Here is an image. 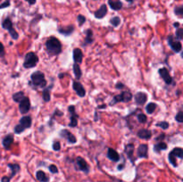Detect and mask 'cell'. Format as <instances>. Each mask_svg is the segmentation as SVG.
Instances as JSON below:
<instances>
[{
	"label": "cell",
	"instance_id": "6da1fadb",
	"mask_svg": "<svg viewBox=\"0 0 183 182\" xmlns=\"http://www.w3.org/2000/svg\"><path fill=\"white\" fill-rule=\"evenodd\" d=\"M46 50L51 56L57 55L62 52V44L58 39L51 37L46 41Z\"/></svg>",
	"mask_w": 183,
	"mask_h": 182
},
{
	"label": "cell",
	"instance_id": "7a4b0ae2",
	"mask_svg": "<svg viewBox=\"0 0 183 182\" xmlns=\"http://www.w3.org/2000/svg\"><path fill=\"white\" fill-rule=\"evenodd\" d=\"M31 83L35 88H45L47 86V81L45 79V75L42 72H35L30 75Z\"/></svg>",
	"mask_w": 183,
	"mask_h": 182
},
{
	"label": "cell",
	"instance_id": "3957f363",
	"mask_svg": "<svg viewBox=\"0 0 183 182\" xmlns=\"http://www.w3.org/2000/svg\"><path fill=\"white\" fill-rule=\"evenodd\" d=\"M31 123H32V121H31V118L30 116H24V117H22L20 120V123L17 124L14 127V132L17 133V134H21L26 128H30Z\"/></svg>",
	"mask_w": 183,
	"mask_h": 182
},
{
	"label": "cell",
	"instance_id": "277c9868",
	"mask_svg": "<svg viewBox=\"0 0 183 182\" xmlns=\"http://www.w3.org/2000/svg\"><path fill=\"white\" fill-rule=\"evenodd\" d=\"M39 62V58L37 56V54L33 52H30L25 55L24 58V63H23V67L26 69H30L34 68Z\"/></svg>",
	"mask_w": 183,
	"mask_h": 182
},
{
	"label": "cell",
	"instance_id": "5b68a950",
	"mask_svg": "<svg viewBox=\"0 0 183 182\" xmlns=\"http://www.w3.org/2000/svg\"><path fill=\"white\" fill-rule=\"evenodd\" d=\"M2 27L4 28L5 30H7L9 31V33H10V35H11V37H12L13 40H16L19 39V34L17 33V31L14 30L13 22H12V21L10 20L9 18H7V19H5V20L3 21V22H2Z\"/></svg>",
	"mask_w": 183,
	"mask_h": 182
},
{
	"label": "cell",
	"instance_id": "8992f818",
	"mask_svg": "<svg viewBox=\"0 0 183 182\" xmlns=\"http://www.w3.org/2000/svg\"><path fill=\"white\" fill-rule=\"evenodd\" d=\"M132 99V95L129 91H123L121 94L117 95L114 97V100L111 102V105H114L117 103H128Z\"/></svg>",
	"mask_w": 183,
	"mask_h": 182
},
{
	"label": "cell",
	"instance_id": "52a82bcc",
	"mask_svg": "<svg viewBox=\"0 0 183 182\" xmlns=\"http://www.w3.org/2000/svg\"><path fill=\"white\" fill-rule=\"evenodd\" d=\"M68 111L70 113V120H71L70 123H69V126L72 127V128H75L78 125V118H79V116L75 112L74 105L69 106L68 107Z\"/></svg>",
	"mask_w": 183,
	"mask_h": 182
},
{
	"label": "cell",
	"instance_id": "ba28073f",
	"mask_svg": "<svg viewBox=\"0 0 183 182\" xmlns=\"http://www.w3.org/2000/svg\"><path fill=\"white\" fill-rule=\"evenodd\" d=\"M167 40H168L169 46L174 52L180 53V52L181 51V49H182V45H181V43L178 40H174L172 36H169L168 39H167Z\"/></svg>",
	"mask_w": 183,
	"mask_h": 182
},
{
	"label": "cell",
	"instance_id": "9c48e42d",
	"mask_svg": "<svg viewBox=\"0 0 183 182\" xmlns=\"http://www.w3.org/2000/svg\"><path fill=\"white\" fill-rule=\"evenodd\" d=\"M30 109V102L27 96H24L21 101L19 102V110L21 114H25Z\"/></svg>",
	"mask_w": 183,
	"mask_h": 182
},
{
	"label": "cell",
	"instance_id": "30bf717a",
	"mask_svg": "<svg viewBox=\"0 0 183 182\" xmlns=\"http://www.w3.org/2000/svg\"><path fill=\"white\" fill-rule=\"evenodd\" d=\"M76 165H77V169L79 170H82L85 173H88L89 171V167H88V163L87 162L82 158V157H80L78 156L76 158Z\"/></svg>",
	"mask_w": 183,
	"mask_h": 182
},
{
	"label": "cell",
	"instance_id": "8fae6325",
	"mask_svg": "<svg viewBox=\"0 0 183 182\" xmlns=\"http://www.w3.org/2000/svg\"><path fill=\"white\" fill-rule=\"evenodd\" d=\"M158 73H159V75L161 76V78L163 79L164 82L167 85H171L172 83V78L171 77L169 71L166 68H161V69H159Z\"/></svg>",
	"mask_w": 183,
	"mask_h": 182
},
{
	"label": "cell",
	"instance_id": "7c38bea8",
	"mask_svg": "<svg viewBox=\"0 0 183 182\" xmlns=\"http://www.w3.org/2000/svg\"><path fill=\"white\" fill-rule=\"evenodd\" d=\"M73 90L76 92V94L78 95L80 97H84L86 96L85 88H83V86H82L79 81H74L73 82Z\"/></svg>",
	"mask_w": 183,
	"mask_h": 182
},
{
	"label": "cell",
	"instance_id": "4fadbf2b",
	"mask_svg": "<svg viewBox=\"0 0 183 182\" xmlns=\"http://www.w3.org/2000/svg\"><path fill=\"white\" fill-rule=\"evenodd\" d=\"M60 136L63 137V138H65L71 144H75L77 142L76 138L69 130H67V129H63L62 131H60Z\"/></svg>",
	"mask_w": 183,
	"mask_h": 182
},
{
	"label": "cell",
	"instance_id": "5bb4252c",
	"mask_svg": "<svg viewBox=\"0 0 183 182\" xmlns=\"http://www.w3.org/2000/svg\"><path fill=\"white\" fill-rule=\"evenodd\" d=\"M148 152V146L146 144H142L138 148V156L140 158H147Z\"/></svg>",
	"mask_w": 183,
	"mask_h": 182
},
{
	"label": "cell",
	"instance_id": "9a60e30c",
	"mask_svg": "<svg viewBox=\"0 0 183 182\" xmlns=\"http://www.w3.org/2000/svg\"><path fill=\"white\" fill-rule=\"evenodd\" d=\"M135 102L138 104V105H144L146 102H147V99H148V96L146 93L144 92H138L135 95Z\"/></svg>",
	"mask_w": 183,
	"mask_h": 182
},
{
	"label": "cell",
	"instance_id": "2e32d148",
	"mask_svg": "<svg viewBox=\"0 0 183 182\" xmlns=\"http://www.w3.org/2000/svg\"><path fill=\"white\" fill-rule=\"evenodd\" d=\"M138 137L141 139H149L150 138L152 137V132L150 131L149 129H147V128H142L140 130L138 131L137 133Z\"/></svg>",
	"mask_w": 183,
	"mask_h": 182
},
{
	"label": "cell",
	"instance_id": "e0dca14e",
	"mask_svg": "<svg viewBox=\"0 0 183 182\" xmlns=\"http://www.w3.org/2000/svg\"><path fill=\"white\" fill-rule=\"evenodd\" d=\"M13 142H14V136L12 135V134H9V135H7V137H5L3 138L2 144H3V147L8 150V149H10V147H11Z\"/></svg>",
	"mask_w": 183,
	"mask_h": 182
},
{
	"label": "cell",
	"instance_id": "ac0fdd59",
	"mask_svg": "<svg viewBox=\"0 0 183 182\" xmlns=\"http://www.w3.org/2000/svg\"><path fill=\"white\" fill-rule=\"evenodd\" d=\"M107 14V7L106 5H102L100 8L95 12V17L96 19H102Z\"/></svg>",
	"mask_w": 183,
	"mask_h": 182
},
{
	"label": "cell",
	"instance_id": "d6986e66",
	"mask_svg": "<svg viewBox=\"0 0 183 182\" xmlns=\"http://www.w3.org/2000/svg\"><path fill=\"white\" fill-rule=\"evenodd\" d=\"M83 59V54L80 48H75L73 50V61L76 63H81Z\"/></svg>",
	"mask_w": 183,
	"mask_h": 182
},
{
	"label": "cell",
	"instance_id": "ffe728a7",
	"mask_svg": "<svg viewBox=\"0 0 183 182\" xmlns=\"http://www.w3.org/2000/svg\"><path fill=\"white\" fill-rule=\"evenodd\" d=\"M107 157H108V159H110V160H111V161H113V162H119V159H120L119 154L116 152L115 149H113V148L108 149V152H107Z\"/></svg>",
	"mask_w": 183,
	"mask_h": 182
},
{
	"label": "cell",
	"instance_id": "44dd1931",
	"mask_svg": "<svg viewBox=\"0 0 183 182\" xmlns=\"http://www.w3.org/2000/svg\"><path fill=\"white\" fill-rule=\"evenodd\" d=\"M108 4L110 7L115 11L121 10L122 8V3L120 0H108Z\"/></svg>",
	"mask_w": 183,
	"mask_h": 182
},
{
	"label": "cell",
	"instance_id": "7402d4cb",
	"mask_svg": "<svg viewBox=\"0 0 183 182\" xmlns=\"http://www.w3.org/2000/svg\"><path fill=\"white\" fill-rule=\"evenodd\" d=\"M58 31H59V33L63 34L64 36H69L74 31V27L73 25L66 26V27H60L58 29Z\"/></svg>",
	"mask_w": 183,
	"mask_h": 182
},
{
	"label": "cell",
	"instance_id": "603a6c76",
	"mask_svg": "<svg viewBox=\"0 0 183 182\" xmlns=\"http://www.w3.org/2000/svg\"><path fill=\"white\" fill-rule=\"evenodd\" d=\"M133 152H134V145L133 144H128V145H126V147H125V153H126V155H128L129 159L132 162H133V157H132Z\"/></svg>",
	"mask_w": 183,
	"mask_h": 182
},
{
	"label": "cell",
	"instance_id": "cb8c5ba5",
	"mask_svg": "<svg viewBox=\"0 0 183 182\" xmlns=\"http://www.w3.org/2000/svg\"><path fill=\"white\" fill-rule=\"evenodd\" d=\"M36 178L40 182H48L49 181V178L46 175V173L43 170H38L36 173Z\"/></svg>",
	"mask_w": 183,
	"mask_h": 182
},
{
	"label": "cell",
	"instance_id": "d4e9b609",
	"mask_svg": "<svg viewBox=\"0 0 183 182\" xmlns=\"http://www.w3.org/2000/svg\"><path fill=\"white\" fill-rule=\"evenodd\" d=\"M8 167L11 169V170H12L11 175L9 176V178H10V180H11L12 178H14V176L16 175L17 172H19V170H20V165L17 164V163H13V164L9 163V164H8Z\"/></svg>",
	"mask_w": 183,
	"mask_h": 182
},
{
	"label": "cell",
	"instance_id": "484cf974",
	"mask_svg": "<svg viewBox=\"0 0 183 182\" xmlns=\"http://www.w3.org/2000/svg\"><path fill=\"white\" fill-rule=\"evenodd\" d=\"M93 31L88 29L86 30V38H85V40H84V44L83 46H86V45H88V44H91L93 42Z\"/></svg>",
	"mask_w": 183,
	"mask_h": 182
},
{
	"label": "cell",
	"instance_id": "4316f807",
	"mask_svg": "<svg viewBox=\"0 0 183 182\" xmlns=\"http://www.w3.org/2000/svg\"><path fill=\"white\" fill-rule=\"evenodd\" d=\"M170 155H171L172 156H174L175 158H180V159H182L183 158V150L181 147H175L173 149Z\"/></svg>",
	"mask_w": 183,
	"mask_h": 182
},
{
	"label": "cell",
	"instance_id": "83f0119b",
	"mask_svg": "<svg viewBox=\"0 0 183 182\" xmlns=\"http://www.w3.org/2000/svg\"><path fill=\"white\" fill-rule=\"evenodd\" d=\"M73 73H74L75 78H76V80H80L81 78H82V70H81V67H80V65H79V63H74V64H73Z\"/></svg>",
	"mask_w": 183,
	"mask_h": 182
},
{
	"label": "cell",
	"instance_id": "f1b7e54d",
	"mask_svg": "<svg viewBox=\"0 0 183 182\" xmlns=\"http://www.w3.org/2000/svg\"><path fill=\"white\" fill-rule=\"evenodd\" d=\"M166 149H167V145L164 142H159L154 146V150L156 153L160 152L161 150H166Z\"/></svg>",
	"mask_w": 183,
	"mask_h": 182
},
{
	"label": "cell",
	"instance_id": "f546056e",
	"mask_svg": "<svg viewBox=\"0 0 183 182\" xmlns=\"http://www.w3.org/2000/svg\"><path fill=\"white\" fill-rule=\"evenodd\" d=\"M156 104L155 103H149L147 106H146V112L148 114H152L154 112H155V110L156 109Z\"/></svg>",
	"mask_w": 183,
	"mask_h": 182
},
{
	"label": "cell",
	"instance_id": "4dcf8cb0",
	"mask_svg": "<svg viewBox=\"0 0 183 182\" xmlns=\"http://www.w3.org/2000/svg\"><path fill=\"white\" fill-rule=\"evenodd\" d=\"M23 97H24V93H23L22 91H19V92L14 93V94L13 95V99H14V101L16 102V103H19L20 101H21Z\"/></svg>",
	"mask_w": 183,
	"mask_h": 182
},
{
	"label": "cell",
	"instance_id": "1f68e13d",
	"mask_svg": "<svg viewBox=\"0 0 183 182\" xmlns=\"http://www.w3.org/2000/svg\"><path fill=\"white\" fill-rule=\"evenodd\" d=\"M42 96H43V99L45 102H49L50 101V98H51V96H50V90L49 88H45L42 92Z\"/></svg>",
	"mask_w": 183,
	"mask_h": 182
},
{
	"label": "cell",
	"instance_id": "d6a6232c",
	"mask_svg": "<svg viewBox=\"0 0 183 182\" xmlns=\"http://www.w3.org/2000/svg\"><path fill=\"white\" fill-rule=\"evenodd\" d=\"M120 22H121V19H120V17H118V16H115V17L112 18L111 21H110V23H111L114 27H117V26L120 24Z\"/></svg>",
	"mask_w": 183,
	"mask_h": 182
},
{
	"label": "cell",
	"instance_id": "836d02e7",
	"mask_svg": "<svg viewBox=\"0 0 183 182\" xmlns=\"http://www.w3.org/2000/svg\"><path fill=\"white\" fill-rule=\"evenodd\" d=\"M176 38L178 40H181L183 38V29L179 28L176 30Z\"/></svg>",
	"mask_w": 183,
	"mask_h": 182
},
{
	"label": "cell",
	"instance_id": "e575fe53",
	"mask_svg": "<svg viewBox=\"0 0 183 182\" xmlns=\"http://www.w3.org/2000/svg\"><path fill=\"white\" fill-rule=\"evenodd\" d=\"M156 126L157 127H160V128H162L163 129H167V128H169V123L168 122H166V121H162V122H158L157 124H156Z\"/></svg>",
	"mask_w": 183,
	"mask_h": 182
},
{
	"label": "cell",
	"instance_id": "d590c367",
	"mask_svg": "<svg viewBox=\"0 0 183 182\" xmlns=\"http://www.w3.org/2000/svg\"><path fill=\"white\" fill-rule=\"evenodd\" d=\"M174 13L179 16H182L183 14V7L182 6H179V7H175L174 9Z\"/></svg>",
	"mask_w": 183,
	"mask_h": 182
},
{
	"label": "cell",
	"instance_id": "8d00e7d4",
	"mask_svg": "<svg viewBox=\"0 0 183 182\" xmlns=\"http://www.w3.org/2000/svg\"><path fill=\"white\" fill-rule=\"evenodd\" d=\"M168 158H169L170 162L172 164V166H174V167H177V166H178V163H177L176 162V158H175L174 156H172V155L169 154V157H168Z\"/></svg>",
	"mask_w": 183,
	"mask_h": 182
},
{
	"label": "cell",
	"instance_id": "74e56055",
	"mask_svg": "<svg viewBox=\"0 0 183 182\" xmlns=\"http://www.w3.org/2000/svg\"><path fill=\"white\" fill-rule=\"evenodd\" d=\"M175 120H176L178 122H180V123H181L183 122V112H179L178 113V114L175 116Z\"/></svg>",
	"mask_w": 183,
	"mask_h": 182
},
{
	"label": "cell",
	"instance_id": "f35d334b",
	"mask_svg": "<svg viewBox=\"0 0 183 182\" xmlns=\"http://www.w3.org/2000/svg\"><path fill=\"white\" fill-rule=\"evenodd\" d=\"M138 121H139L140 123H145L147 121V116L143 114H140L138 115Z\"/></svg>",
	"mask_w": 183,
	"mask_h": 182
},
{
	"label": "cell",
	"instance_id": "ab89813d",
	"mask_svg": "<svg viewBox=\"0 0 183 182\" xmlns=\"http://www.w3.org/2000/svg\"><path fill=\"white\" fill-rule=\"evenodd\" d=\"M78 22H79V25L80 26H82L83 25V23L86 21V18H85V16H83L82 14H80V15H78Z\"/></svg>",
	"mask_w": 183,
	"mask_h": 182
},
{
	"label": "cell",
	"instance_id": "60d3db41",
	"mask_svg": "<svg viewBox=\"0 0 183 182\" xmlns=\"http://www.w3.org/2000/svg\"><path fill=\"white\" fill-rule=\"evenodd\" d=\"M48 169H49L50 172H52V173H57V172H58V169H57V167H56L55 165H54V164H51Z\"/></svg>",
	"mask_w": 183,
	"mask_h": 182
},
{
	"label": "cell",
	"instance_id": "b9f144b4",
	"mask_svg": "<svg viewBox=\"0 0 183 182\" xmlns=\"http://www.w3.org/2000/svg\"><path fill=\"white\" fill-rule=\"evenodd\" d=\"M61 148V144L59 143V142H54V144H53V149H54V151H59Z\"/></svg>",
	"mask_w": 183,
	"mask_h": 182
},
{
	"label": "cell",
	"instance_id": "7bdbcfd3",
	"mask_svg": "<svg viewBox=\"0 0 183 182\" xmlns=\"http://www.w3.org/2000/svg\"><path fill=\"white\" fill-rule=\"evenodd\" d=\"M10 6V1L9 0H7L6 2H4L3 4L0 5V9H3V8H6V7H8Z\"/></svg>",
	"mask_w": 183,
	"mask_h": 182
},
{
	"label": "cell",
	"instance_id": "ee69618b",
	"mask_svg": "<svg viewBox=\"0 0 183 182\" xmlns=\"http://www.w3.org/2000/svg\"><path fill=\"white\" fill-rule=\"evenodd\" d=\"M4 55H5V47L0 42V56H4Z\"/></svg>",
	"mask_w": 183,
	"mask_h": 182
},
{
	"label": "cell",
	"instance_id": "f6af8a7d",
	"mask_svg": "<svg viewBox=\"0 0 183 182\" xmlns=\"http://www.w3.org/2000/svg\"><path fill=\"white\" fill-rule=\"evenodd\" d=\"M10 178L9 177H7V176H5V177H3L2 179H1V182H10Z\"/></svg>",
	"mask_w": 183,
	"mask_h": 182
},
{
	"label": "cell",
	"instance_id": "bcb514c9",
	"mask_svg": "<svg viewBox=\"0 0 183 182\" xmlns=\"http://www.w3.org/2000/svg\"><path fill=\"white\" fill-rule=\"evenodd\" d=\"M116 88H119V89H122V88H124V85L122 84V82H118L117 84H116Z\"/></svg>",
	"mask_w": 183,
	"mask_h": 182
},
{
	"label": "cell",
	"instance_id": "7dc6e473",
	"mask_svg": "<svg viewBox=\"0 0 183 182\" xmlns=\"http://www.w3.org/2000/svg\"><path fill=\"white\" fill-rule=\"evenodd\" d=\"M26 2H28L30 5H34L36 3V0H25Z\"/></svg>",
	"mask_w": 183,
	"mask_h": 182
},
{
	"label": "cell",
	"instance_id": "c3c4849f",
	"mask_svg": "<svg viewBox=\"0 0 183 182\" xmlns=\"http://www.w3.org/2000/svg\"><path fill=\"white\" fill-rule=\"evenodd\" d=\"M123 168H124V164H121V165H119V166L117 167V169H118L119 170H122Z\"/></svg>",
	"mask_w": 183,
	"mask_h": 182
},
{
	"label": "cell",
	"instance_id": "681fc988",
	"mask_svg": "<svg viewBox=\"0 0 183 182\" xmlns=\"http://www.w3.org/2000/svg\"><path fill=\"white\" fill-rule=\"evenodd\" d=\"M173 25H174V27L177 28L178 26H180V23H179V22H175V23H174Z\"/></svg>",
	"mask_w": 183,
	"mask_h": 182
},
{
	"label": "cell",
	"instance_id": "f907efd6",
	"mask_svg": "<svg viewBox=\"0 0 183 182\" xmlns=\"http://www.w3.org/2000/svg\"><path fill=\"white\" fill-rule=\"evenodd\" d=\"M127 2H129V3H132L133 2V0H126Z\"/></svg>",
	"mask_w": 183,
	"mask_h": 182
}]
</instances>
